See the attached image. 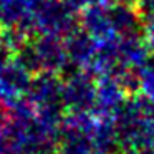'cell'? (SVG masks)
<instances>
[{
    "label": "cell",
    "instance_id": "cell-3",
    "mask_svg": "<svg viewBox=\"0 0 154 154\" xmlns=\"http://www.w3.org/2000/svg\"><path fill=\"white\" fill-rule=\"evenodd\" d=\"M40 0H0L2 32H20L27 38L33 35V17Z\"/></svg>",
    "mask_w": 154,
    "mask_h": 154
},
{
    "label": "cell",
    "instance_id": "cell-4",
    "mask_svg": "<svg viewBox=\"0 0 154 154\" xmlns=\"http://www.w3.org/2000/svg\"><path fill=\"white\" fill-rule=\"evenodd\" d=\"M136 78H137V88L143 94V100H146L154 108V61L147 60L136 71Z\"/></svg>",
    "mask_w": 154,
    "mask_h": 154
},
{
    "label": "cell",
    "instance_id": "cell-1",
    "mask_svg": "<svg viewBox=\"0 0 154 154\" xmlns=\"http://www.w3.org/2000/svg\"><path fill=\"white\" fill-rule=\"evenodd\" d=\"M63 106L70 113L93 114L96 106V80L81 70L63 80Z\"/></svg>",
    "mask_w": 154,
    "mask_h": 154
},
{
    "label": "cell",
    "instance_id": "cell-2",
    "mask_svg": "<svg viewBox=\"0 0 154 154\" xmlns=\"http://www.w3.org/2000/svg\"><path fill=\"white\" fill-rule=\"evenodd\" d=\"M32 80V71L17 57H10L0 65V100L7 106L18 103L27 96Z\"/></svg>",
    "mask_w": 154,
    "mask_h": 154
}]
</instances>
